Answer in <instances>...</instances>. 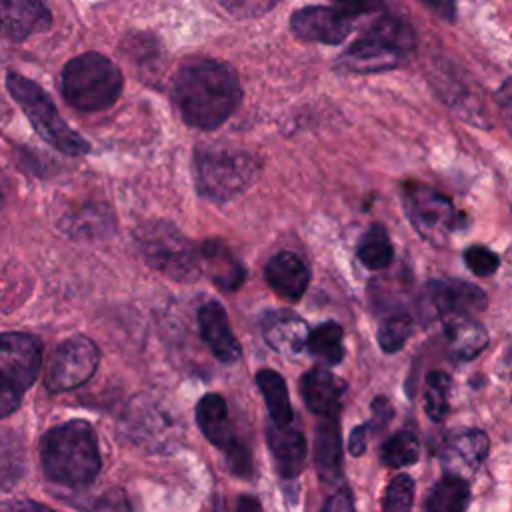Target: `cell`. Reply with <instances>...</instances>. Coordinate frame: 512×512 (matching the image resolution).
Listing matches in <instances>:
<instances>
[{
  "mask_svg": "<svg viewBox=\"0 0 512 512\" xmlns=\"http://www.w3.org/2000/svg\"><path fill=\"white\" fill-rule=\"evenodd\" d=\"M172 94L186 124L212 130L232 116L240 104L242 88L228 62L202 58L178 68Z\"/></svg>",
  "mask_w": 512,
  "mask_h": 512,
  "instance_id": "obj_1",
  "label": "cell"
},
{
  "mask_svg": "<svg viewBox=\"0 0 512 512\" xmlns=\"http://www.w3.org/2000/svg\"><path fill=\"white\" fill-rule=\"evenodd\" d=\"M40 462L46 476L62 486L84 488L94 482L102 460L92 424L68 420L40 438Z\"/></svg>",
  "mask_w": 512,
  "mask_h": 512,
  "instance_id": "obj_2",
  "label": "cell"
},
{
  "mask_svg": "<svg viewBox=\"0 0 512 512\" xmlns=\"http://www.w3.org/2000/svg\"><path fill=\"white\" fill-rule=\"evenodd\" d=\"M412 26L398 16H380L336 60L344 72H382L402 66L414 52Z\"/></svg>",
  "mask_w": 512,
  "mask_h": 512,
  "instance_id": "obj_3",
  "label": "cell"
},
{
  "mask_svg": "<svg viewBox=\"0 0 512 512\" xmlns=\"http://www.w3.org/2000/svg\"><path fill=\"white\" fill-rule=\"evenodd\" d=\"M260 172L256 156L230 144H198L194 148V180L200 196L226 202L250 188Z\"/></svg>",
  "mask_w": 512,
  "mask_h": 512,
  "instance_id": "obj_4",
  "label": "cell"
},
{
  "mask_svg": "<svg viewBox=\"0 0 512 512\" xmlns=\"http://www.w3.org/2000/svg\"><path fill=\"white\" fill-rule=\"evenodd\" d=\"M60 88L70 106L82 112H96L120 98L124 80L120 68L108 56L84 52L66 62Z\"/></svg>",
  "mask_w": 512,
  "mask_h": 512,
  "instance_id": "obj_5",
  "label": "cell"
},
{
  "mask_svg": "<svg viewBox=\"0 0 512 512\" xmlns=\"http://www.w3.org/2000/svg\"><path fill=\"white\" fill-rule=\"evenodd\" d=\"M6 88L24 110L34 130L58 152L66 156H84L90 152V144L72 130L58 114L52 98L30 78L10 70L6 72Z\"/></svg>",
  "mask_w": 512,
  "mask_h": 512,
  "instance_id": "obj_6",
  "label": "cell"
},
{
  "mask_svg": "<svg viewBox=\"0 0 512 512\" xmlns=\"http://www.w3.org/2000/svg\"><path fill=\"white\" fill-rule=\"evenodd\" d=\"M136 244L148 266L176 282H194L202 274L198 246L172 222L152 220L136 230Z\"/></svg>",
  "mask_w": 512,
  "mask_h": 512,
  "instance_id": "obj_7",
  "label": "cell"
},
{
  "mask_svg": "<svg viewBox=\"0 0 512 512\" xmlns=\"http://www.w3.org/2000/svg\"><path fill=\"white\" fill-rule=\"evenodd\" d=\"M402 202L414 230L432 244H442L458 228L460 218L454 204L430 186L406 184Z\"/></svg>",
  "mask_w": 512,
  "mask_h": 512,
  "instance_id": "obj_8",
  "label": "cell"
},
{
  "mask_svg": "<svg viewBox=\"0 0 512 512\" xmlns=\"http://www.w3.org/2000/svg\"><path fill=\"white\" fill-rule=\"evenodd\" d=\"M100 362L96 344L86 336H72L60 342L44 374L48 392H68L92 378Z\"/></svg>",
  "mask_w": 512,
  "mask_h": 512,
  "instance_id": "obj_9",
  "label": "cell"
},
{
  "mask_svg": "<svg viewBox=\"0 0 512 512\" xmlns=\"http://www.w3.org/2000/svg\"><path fill=\"white\" fill-rule=\"evenodd\" d=\"M42 362V344L24 332L0 334V386L24 394L36 380Z\"/></svg>",
  "mask_w": 512,
  "mask_h": 512,
  "instance_id": "obj_10",
  "label": "cell"
},
{
  "mask_svg": "<svg viewBox=\"0 0 512 512\" xmlns=\"http://www.w3.org/2000/svg\"><path fill=\"white\" fill-rule=\"evenodd\" d=\"M360 6H304L290 18L292 32L308 42L340 44L352 30V20Z\"/></svg>",
  "mask_w": 512,
  "mask_h": 512,
  "instance_id": "obj_11",
  "label": "cell"
},
{
  "mask_svg": "<svg viewBox=\"0 0 512 512\" xmlns=\"http://www.w3.org/2000/svg\"><path fill=\"white\" fill-rule=\"evenodd\" d=\"M426 300L434 314L450 318H470L486 310V294L464 280H434L426 286Z\"/></svg>",
  "mask_w": 512,
  "mask_h": 512,
  "instance_id": "obj_12",
  "label": "cell"
},
{
  "mask_svg": "<svg viewBox=\"0 0 512 512\" xmlns=\"http://www.w3.org/2000/svg\"><path fill=\"white\" fill-rule=\"evenodd\" d=\"M52 24L50 10L38 0H0V36L22 42L34 32H44Z\"/></svg>",
  "mask_w": 512,
  "mask_h": 512,
  "instance_id": "obj_13",
  "label": "cell"
},
{
  "mask_svg": "<svg viewBox=\"0 0 512 512\" xmlns=\"http://www.w3.org/2000/svg\"><path fill=\"white\" fill-rule=\"evenodd\" d=\"M198 328L200 338L220 362L232 364L240 358V344L230 328L228 314L220 302L208 300L198 308Z\"/></svg>",
  "mask_w": 512,
  "mask_h": 512,
  "instance_id": "obj_14",
  "label": "cell"
},
{
  "mask_svg": "<svg viewBox=\"0 0 512 512\" xmlns=\"http://www.w3.org/2000/svg\"><path fill=\"white\" fill-rule=\"evenodd\" d=\"M196 422L202 434L210 444L220 448L226 454L234 452L242 446L236 436L228 404L220 394H204L196 404Z\"/></svg>",
  "mask_w": 512,
  "mask_h": 512,
  "instance_id": "obj_15",
  "label": "cell"
},
{
  "mask_svg": "<svg viewBox=\"0 0 512 512\" xmlns=\"http://www.w3.org/2000/svg\"><path fill=\"white\" fill-rule=\"evenodd\" d=\"M198 262L220 290H238L246 280V270L228 244L220 238H208L198 246Z\"/></svg>",
  "mask_w": 512,
  "mask_h": 512,
  "instance_id": "obj_16",
  "label": "cell"
},
{
  "mask_svg": "<svg viewBox=\"0 0 512 512\" xmlns=\"http://www.w3.org/2000/svg\"><path fill=\"white\" fill-rule=\"evenodd\" d=\"M266 438L278 474L282 478H296L306 462L304 434L294 424L276 426L270 422L266 428Z\"/></svg>",
  "mask_w": 512,
  "mask_h": 512,
  "instance_id": "obj_17",
  "label": "cell"
},
{
  "mask_svg": "<svg viewBox=\"0 0 512 512\" xmlns=\"http://www.w3.org/2000/svg\"><path fill=\"white\" fill-rule=\"evenodd\" d=\"M300 392L306 406L320 418L336 416L340 410V398L344 394V382L326 368H310L300 380Z\"/></svg>",
  "mask_w": 512,
  "mask_h": 512,
  "instance_id": "obj_18",
  "label": "cell"
},
{
  "mask_svg": "<svg viewBox=\"0 0 512 512\" xmlns=\"http://www.w3.org/2000/svg\"><path fill=\"white\" fill-rule=\"evenodd\" d=\"M266 282L284 298L298 300L310 282V272L300 256L282 250L276 252L264 266Z\"/></svg>",
  "mask_w": 512,
  "mask_h": 512,
  "instance_id": "obj_19",
  "label": "cell"
},
{
  "mask_svg": "<svg viewBox=\"0 0 512 512\" xmlns=\"http://www.w3.org/2000/svg\"><path fill=\"white\" fill-rule=\"evenodd\" d=\"M262 334L270 348L282 354H298L308 342L306 322L290 310H274L262 318Z\"/></svg>",
  "mask_w": 512,
  "mask_h": 512,
  "instance_id": "obj_20",
  "label": "cell"
},
{
  "mask_svg": "<svg viewBox=\"0 0 512 512\" xmlns=\"http://www.w3.org/2000/svg\"><path fill=\"white\" fill-rule=\"evenodd\" d=\"M314 464L322 482L336 484L342 476V440L338 414L318 422L314 434Z\"/></svg>",
  "mask_w": 512,
  "mask_h": 512,
  "instance_id": "obj_21",
  "label": "cell"
},
{
  "mask_svg": "<svg viewBox=\"0 0 512 512\" xmlns=\"http://www.w3.org/2000/svg\"><path fill=\"white\" fill-rule=\"evenodd\" d=\"M120 52L132 64L134 70L146 80H158L164 70V48L154 34L130 32L122 44Z\"/></svg>",
  "mask_w": 512,
  "mask_h": 512,
  "instance_id": "obj_22",
  "label": "cell"
},
{
  "mask_svg": "<svg viewBox=\"0 0 512 512\" xmlns=\"http://www.w3.org/2000/svg\"><path fill=\"white\" fill-rule=\"evenodd\" d=\"M488 454V436L482 430H464L452 436L444 446V460L452 470H468L478 468ZM454 472V476H458Z\"/></svg>",
  "mask_w": 512,
  "mask_h": 512,
  "instance_id": "obj_23",
  "label": "cell"
},
{
  "mask_svg": "<svg viewBox=\"0 0 512 512\" xmlns=\"http://www.w3.org/2000/svg\"><path fill=\"white\" fill-rule=\"evenodd\" d=\"M256 384L264 396L270 422L276 426L294 424V410L290 406V396L284 378L270 368H262L256 374Z\"/></svg>",
  "mask_w": 512,
  "mask_h": 512,
  "instance_id": "obj_24",
  "label": "cell"
},
{
  "mask_svg": "<svg viewBox=\"0 0 512 512\" xmlns=\"http://www.w3.org/2000/svg\"><path fill=\"white\" fill-rule=\"evenodd\" d=\"M446 340L456 358L470 360L486 348L488 334L486 328L472 318H450L446 322Z\"/></svg>",
  "mask_w": 512,
  "mask_h": 512,
  "instance_id": "obj_25",
  "label": "cell"
},
{
  "mask_svg": "<svg viewBox=\"0 0 512 512\" xmlns=\"http://www.w3.org/2000/svg\"><path fill=\"white\" fill-rule=\"evenodd\" d=\"M470 500L468 482L462 476L446 474L436 482L426 500V512H464Z\"/></svg>",
  "mask_w": 512,
  "mask_h": 512,
  "instance_id": "obj_26",
  "label": "cell"
},
{
  "mask_svg": "<svg viewBox=\"0 0 512 512\" xmlns=\"http://www.w3.org/2000/svg\"><path fill=\"white\" fill-rule=\"evenodd\" d=\"M26 470V448L18 432L0 428V488L14 486Z\"/></svg>",
  "mask_w": 512,
  "mask_h": 512,
  "instance_id": "obj_27",
  "label": "cell"
},
{
  "mask_svg": "<svg viewBox=\"0 0 512 512\" xmlns=\"http://www.w3.org/2000/svg\"><path fill=\"white\" fill-rule=\"evenodd\" d=\"M308 352L322 360L324 364H338L344 356V346H342V328L336 322H324L320 326H316L310 334H308V342H306Z\"/></svg>",
  "mask_w": 512,
  "mask_h": 512,
  "instance_id": "obj_28",
  "label": "cell"
},
{
  "mask_svg": "<svg viewBox=\"0 0 512 512\" xmlns=\"http://www.w3.org/2000/svg\"><path fill=\"white\" fill-rule=\"evenodd\" d=\"M392 242L386 230L374 224L358 244V260L370 270H382L392 262Z\"/></svg>",
  "mask_w": 512,
  "mask_h": 512,
  "instance_id": "obj_29",
  "label": "cell"
},
{
  "mask_svg": "<svg viewBox=\"0 0 512 512\" xmlns=\"http://www.w3.org/2000/svg\"><path fill=\"white\" fill-rule=\"evenodd\" d=\"M420 454V444L414 432L410 430H400L392 434L380 450V458L386 466L390 468H404L410 466L418 460Z\"/></svg>",
  "mask_w": 512,
  "mask_h": 512,
  "instance_id": "obj_30",
  "label": "cell"
},
{
  "mask_svg": "<svg viewBox=\"0 0 512 512\" xmlns=\"http://www.w3.org/2000/svg\"><path fill=\"white\" fill-rule=\"evenodd\" d=\"M448 392H450V380L444 372H430L426 376V388H424V408L426 414L440 422L448 412Z\"/></svg>",
  "mask_w": 512,
  "mask_h": 512,
  "instance_id": "obj_31",
  "label": "cell"
},
{
  "mask_svg": "<svg viewBox=\"0 0 512 512\" xmlns=\"http://www.w3.org/2000/svg\"><path fill=\"white\" fill-rule=\"evenodd\" d=\"M412 502H414V480L408 474L394 476L384 492L382 512H410Z\"/></svg>",
  "mask_w": 512,
  "mask_h": 512,
  "instance_id": "obj_32",
  "label": "cell"
},
{
  "mask_svg": "<svg viewBox=\"0 0 512 512\" xmlns=\"http://www.w3.org/2000/svg\"><path fill=\"white\" fill-rule=\"evenodd\" d=\"M412 332V320L404 314H396L386 318L378 328V344L384 352L392 354L404 346Z\"/></svg>",
  "mask_w": 512,
  "mask_h": 512,
  "instance_id": "obj_33",
  "label": "cell"
},
{
  "mask_svg": "<svg viewBox=\"0 0 512 512\" xmlns=\"http://www.w3.org/2000/svg\"><path fill=\"white\" fill-rule=\"evenodd\" d=\"M84 512H132V508L122 488H108L100 496L92 498Z\"/></svg>",
  "mask_w": 512,
  "mask_h": 512,
  "instance_id": "obj_34",
  "label": "cell"
},
{
  "mask_svg": "<svg viewBox=\"0 0 512 512\" xmlns=\"http://www.w3.org/2000/svg\"><path fill=\"white\" fill-rule=\"evenodd\" d=\"M464 262L476 276H490L492 272H496L500 264L498 256L484 246H470L464 252Z\"/></svg>",
  "mask_w": 512,
  "mask_h": 512,
  "instance_id": "obj_35",
  "label": "cell"
},
{
  "mask_svg": "<svg viewBox=\"0 0 512 512\" xmlns=\"http://www.w3.org/2000/svg\"><path fill=\"white\" fill-rule=\"evenodd\" d=\"M222 8H226L230 14H236L240 18L244 16H260L264 12H268L274 2H256V0H250V2H240V0H232V2H220Z\"/></svg>",
  "mask_w": 512,
  "mask_h": 512,
  "instance_id": "obj_36",
  "label": "cell"
},
{
  "mask_svg": "<svg viewBox=\"0 0 512 512\" xmlns=\"http://www.w3.org/2000/svg\"><path fill=\"white\" fill-rule=\"evenodd\" d=\"M0 512H54V510L36 500L12 498V500L0 502Z\"/></svg>",
  "mask_w": 512,
  "mask_h": 512,
  "instance_id": "obj_37",
  "label": "cell"
},
{
  "mask_svg": "<svg viewBox=\"0 0 512 512\" xmlns=\"http://www.w3.org/2000/svg\"><path fill=\"white\" fill-rule=\"evenodd\" d=\"M496 98H498V108H500L502 120L512 134V76L500 86Z\"/></svg>",
  "mask_w": 512,
  "mask_h": 512,
  "instance_id": "obj_38",
  "label": "cell"
},
{
  "mask_svg": "<svg viewBox=\"0 0 512 512\" xmlns=\"http://www.w3.org/2000/svg\"><path fill=\"white\" fill-rule=\"evenodd\" d=\"M322 512H354L350 492H348L346 488H342V490L334 492V494L326 500V504H324V510H322Z\"/></svg>",
  "mask_w": 512,
  "mask_h": 512,
  "instance_id": "obj_39",
  "label": "cell"
},
{
  "mask_svg": "<svg viewBox=\"0 0 512 512\" xmlns=\"http://www.w3.org/2000/svg\"><path fill=\"white\" fill-rule=\"evenodd\" d=\"M20 402H22V394L20 392L0 386V418L12 414L20 406Z\"/></svg>",
  "mask_w": 512,
  "mask_h": 512,
  "instance_id": "obj_40",
  "label": "cell"
},
{
  "mask_svg": "<svg viewBox=\"0 0 512 512\" xmlns=\"http://www.w3.org/2000/svg\"><path fill=\"white\" fill-rule=\"evenodd\" d=\"M366 430H368L366 424H360L352 430L348 440V450L352 456H360L366 450Z\"/></svg>",
  "mask_w": 512,
  "mask_h": 512,
  "instance_id": "obj_41",
  "label": "cell"
},
{
  "mask_svg": "<svg viewBox=\"0 0 512 512\" xmlns=\"http://www.w3.org/2000/svg\"><path fill=\"white\" fill-rule=\"evenodd\" d=\"M372 414H374L372 424H376V426H386V422H388L390 416H392V408H390L388 400H386V398H376L374 404H372Z\"/></svg>",
  "mask_w": 512,
  "mask_h": 512,
  "instance_id": "obj_42",
  "label": "cell"
},
{
  "mask_svg": "<svg viewBox=\"0 0 512 512\" xmlns=\"http://www.w3.org/2000/svg\"><path fill=\"white\" fill-rule=\"evenodd\" d=\"M234 512H262V506H260L258 498L248 496V494H242V496L236 498Z\"/></svg>",
  "mask_w": 512,
  "mask_h": 512,
  "instance_id": "obj_43",
  "label": "cell"
}]
</instances>
